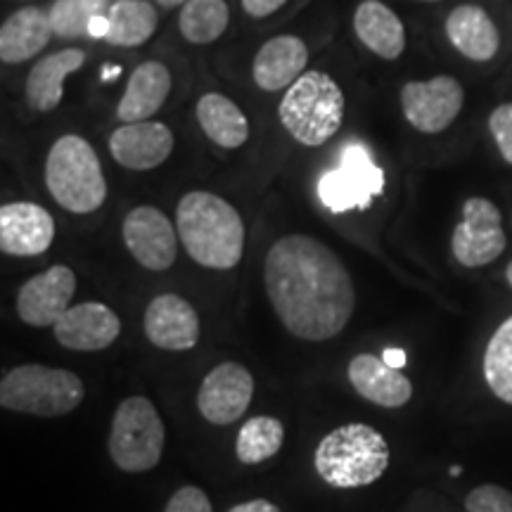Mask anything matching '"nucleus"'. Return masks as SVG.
<instances>
[{
    "mask_svg": "<svg viewBox=\"0 0 512 512\" xmlns=\"http://www.w3.org/2000/svg\"><path fill=\"white\" fill-rule=\"evenodd\" d=\"M309 48L299 36H275L259 48L254 57L252 76L261 91H287L306 72Z\"/></svg>",
    "mask_w": 512,
    "mask_h": 512,
    "instance_id": "obj_18",
    "label": "nucleus"
},
{
    "mask_svg": "<svg viewBox=\"0 0 512 512\" xmlns=\"http://www.w3.org/2000/svg\"><path fill=\"white\" fill-rule=\"evenodd\" d=\"M107 10H110L107 0H55L48 17L55 36L81 38L91 34L95 19Z\"/></svg>",
    "mask_w": 512,
    "mask_h": 512,
    "instance_id": "obj_30",
    "label": "nucleus"
},
{
    "mask_svg": "<svg viewBox=\"0 0 512 512\" xmlns=\"http://www.w3.org/2000/svg\"><path fill=\"white\" fill-rule=\"evenodd\" d=\"M254 396V377L240 363H219L204 377L197 392V408L211 425H233L247 413Z\"/></svg>",
    "mask_w": 512,
    "mask_h": 512,
    "instance_id": "obj_12",
    "label": "nucleus"
},
{
    "mask_svg": "<svg viewBox=\"0 0 512 512\" xmlns=\"http://www.w3.org/2000/svg\"><path fill=\"white\" fill-rule=\"evenodd\" d=\"M228 22L230 10L226 0H188L181 8L178 29L188 43L207 46L226 34Z\"/></svg>",
    "mask_w": 512,
    "mask_h": 512,
    "instance_id": "obj_27",
    "label": "nucleus"
},
{
    "mask_svg": "<svg viewBox=\"0 0 512 512\" xmlns=\"http://www.w3.org/2000/svg\"><path fill=\"white\" fill-rule=\"evenodd\" d=\"M384 174L368 150L358 143L344 145L337 169L320 176L318 197L335 214L349 209H368L373 197L382 195Z\"/></svg>",
    "mask_w": 512,
    "mask_h": 512,
    "instance_id": "obj_8",
    "label": "nucleus"
},
{
    "mask_svg": "<svg viewBox=\"0 0 512 512\" xmlns=\"http://www.w3.org/2000/svg\"><path fill=\"white\" fill-rule=\"evenodd\" d=\"M264 285L275 316L306 342H325L347 328L356 309L349 268L311 235H285L266 254Z\"/></svg>",
    "mask_w": 512,
    "mask_h": 512,
    "instance_id": "obj_1",
    "label": "nucleus"
},
{
    "mask_svg": "<svg viewBox=\"0 0 512 512\" xmlns=\"http://www.w3.org/2000/svg\"><path fill=\"white\" fill-rule=\"evenodd\" d=\"M121 235L133 259L147 271H166L174 266L178 254L176 228L157 207L143 204L128 211Z\"/></svg>",
    "mask_w": 512,
    "mask_h": 512,
    "instance_id": "obj_11",
    "label": "nucleus"
},
{
    "mask_svg": "<svg viewBox=\"0 0 512 512\" xmlns=\"http://www.w3.org/2000/svg\"><path fill=\"white\" fill-rule=\"evenodd\" d=\"M107 29L105 41L110 46L119 48H136L150 41V36L157 31L159 15L155 5L147 0H117L105 12Z\"/></svg>",
    "mask_w": 512,
    "mask_h": 512,
    "instance_id": "obj_26",
    "label": "nucleus"
},
{
    "mask_svg": "<svg viewBox=\"0 0 512 512\" xmlns=\"http://www.w3.org/2000/svg\"><path fill=\"white\" fill-rule=\"evenodd\" d=\"M451 475H453V477H458V475H460V467H458V465H456V467H451Z\"/></svg>",
    "mask_w": 512,
    "mask_h": 512,
    "instance_id": "obj_39",
    "label": "nucleus"
},
{
    "mask_svg": "<svg viewBox=\"0 0 512 512\" xmlns=\"http://www.w3.org/2000/svg\"><path fill=\"white\" fill-rule=\"evenodd\" d=\"M171 93V74L166 64L147 60L133 69L128 76L126 91L117 105V117L121 124H138L150 121L162 110Z\"/></svg>",
    "mask_w": 512,
    "mask_h": 512,
    "instance_id": "obj_20",
    "label": "nucleus"
},
{
    "mask_svg": "<svg viewBox=\"0 0 512 512\" xmlns=\"http://www.w3.org/2000/svg\"><path fill=\"white\" fill-rule=\"evenodd\" d=\"M508 238H505L501 211L491 200L470 197L463 207V221L453 230L451 249L458 264L467 268H479L496 261L503 254Z\"/></svg>",
    "mask_w": 512,
    "mask_h": 512,
    "instance_id": "obj_9",
    "label": "nucleus"
},
{
    "mask_svg": "<svg viewBox=\"0 0 512 512\" xmlns=\"http://www.w3.org/2000/svg\"><path fill=\"white\" fill-rule=\"evenodd\" d=\"M446 36L460 55L475 62L491 60L501 46L494 19L479 5H458L446 19Z\"/></svg>",
    "mask_w": 512,
    "mask_h": 512,
    "instance_id": "obj_22",
    "label": "nucleus"
},
{
    "mask_svg": "<svg viewBox=\"0 0 512 512\" xmlns=\"http://www.w3.org/2000/svg\"><path fill=\"white\" fill-rule=\"evenodd\" d=\"M86 53L79 48L57 50L34 64L24 86V100L34 112H53L64 98L62 83L69 74L83 67Z\"/></svg>",
    "mask_w": 512,
    "mask_h": 512,
    "instance_id": "obj_21",
    "label": "nucleus"
},
{
    "mask_svg": "<svg viewBox=\"0 0 512 512\" xmlns=\"http://www.w3.org/2000/svg\"><path fill=\"white\" fill-rule=\"evenodd\" d=\"M197 121L211 143L238 150L249 138V121L233 100L221 93H207L197 102Z\"/></svg>",
    "mask_w": 512,
    "mask_h": 512,
    "instance_id": "obj_25",
    "label": "nucleus"
},
{
    "mask_svg": "<svg viewBox=\"0 0 512 512\" xmlns=\"http://www.w3.org/2000/svg\"><path fill=\"white\" fill-rule=\"evenodd\" d=\"M349 380L363 399L382 408H401L411 401L413 384L399 368L389 366L384 358L358 354L349 363Z\"/></svg>",
    "mask_w": 512,
    "mask_h": 512,
    "instance_id": "obj_19",
    "label": "nucleus"
},
{
    "mask_svg": "<svg viewBox=\"0 0 512 512\" xmlns=\"http://www.w3.org/2000/svg\"><path fill=\"white\" fill-rule=\"evenodd\" d=\"M354 31L358 41L382 60H399L406 50V29L396 12L380 0H363L356 8Z\"/></svg>",
    "mask_w": 512,
    "mask_h": 512,
    "instance_id": "obj_24",
    "label": "nucleus"
},
{
    "mask_svg": "<svg viewBox=\"0 0 512 512\" xmlns=\"http://www.w3.org/2000/svg\"><path fill=\"white\" fill-rule=\"evenodd\" d=\"M53 36L48 12L34 5L12 12L0 27V60L5 64H22L41 53Z\"/></svg>",
    "mask_w": 512,
    "mask_h": 512,
    "instance_id": "obj_23",
    "label": "nucleus"
},
{
    "mask_svg": "<svg viewBox=\"0 0 512 512\" xmlns=\"http://www.w3.org/2000/svg\"><path fill=\"white\" fill-rule=\"evenodd\" d=\"M162 3V8H178V5H185L188 0H159Z\"/></svg>",
    "mask_w": 512,
    "mask_h": 512,
    "instance_id": "obj_37",
    "label": "nucleus"
},
{
    "mask_svg": "<svg viewBox=\"0 0 512 512\" xmlns=\"http://www.w3.org/2000/svg\"><path fill=\"white\" fill-rule=\"evenodd\" d=\"M482 370L496 399L512 406V316L498 325L486 344Z\"/></svg>",
    "mask_w": 512,
    "mask_h": 512,
    "instance_id": "obj_29",
    "label": "nucleus"
},
{
    "mask_svg": "<svg viewBox=\"0 0 512 512\" xmlns=\"http://www.w3.org/2000/svg\"><path fill=\"white\" fill-rule=\"evenodd\" d=\"M278 117L297 143L325 145L344 121L342 88L330 74L304 72L280 100Z\"/></svg>",
    "mask_w": 512,
    "mask_h": 512,
    "instance_id": "obj_5",
    "label": "nucleus"
},
{
    "mask_svg": "<svg viewBox=\"0 0 512 512\" xmlns=\"http://www.w3.org/2000/svg\"><path fill=\"white\" fill-rule=\"evenodd\" d=\"M164 512H214V508L200 486H183L169 498Z\"/></svg>",
    "mask_w": 512,
    "mask_h": 512,
    "instance_id": "obj_33",
    "label": "nucleus"
},
{
    "mask_svg": "<svg viewBox=\"0 0 512 512\" xmlns=\"http://www.w3.org/2000/svg\"><path fill=\"white\" fill-rule=\"evenodd\" d=\"M382 358L392 368H399L401 370L403 366H406V351H401V349H387V351H384Z\"/></svg>",
    "mask_w": 512,
    "mask_h": 512,
    "instance_id": "obj_36",
    "label": "nucleus"
},
{
    "mask_svg": "<svg viewBox=\"0 0 512 512\" xmlns=\"http://www.w3.org/2000/svg\"><path fill=\"white\" fill-rule=\"evenodd\" d=\"M505 278H508V285L512 287V261L508 264V268H505Z\"/></svg>",
    "mask_w": 512,
    "mask_h": 512,
    "instance_id": "obj_38",
    "label": "nucleus"
},
{
    "mask_svg": "<svg viewBox=\"0 0 512 512\" xmlns=\"http://www.w3.org/2000/svg\"><path fill=\"white\" fill-rule=\"evenodd\" d=\"M465 105L463 86L453 76L411 81L401 88V110L408 124L420 133H441L456 121Z\"/></svg>",
    "mask_w": 512,
    "mask_h": 512,
    "instance_id": "obj_10",
    "label": "nucleus"
},
{
    "mask_svg": "<svg viewBox=\"0 0 512 512\" xmlns=\"http://www.w3.org/2000/svg\"><path fill=\"white\" fill-rule=\"evenodd\" d=\"M86 387L72 370L50 368L41 363H24L3 375L0 382V406L5 411L36 415V418H60L81 406Z\"/></svg>",
    "mask_w": 512,
    "mask_h": 512,
    "instance_id": "obj_6",
    "label": "nucleus"
},
{
    "mask_svg": "<svg viewBox=\"0 0 512 512\" xmlns=\"http://www.w3.org/2000/svg\"><path fill=\"white\" fill-rule=\"evenodd\" d=\"M285 427L273 415H256L240 427L235 439V456L242 465H259L283 448Z\"/></svg>",
    "mask_w": 512,
    "mask_h": 512,
    "instance_id": "obj_28",
    "label": "nucleus"
},
{
    "mask_svg": "<svg viewBox=\"0 0 512 512\" xmlns=\"http://www.w3.org/2000/svg\"><path fill=\"white\" fill-rule=\"evenodd\" d=\"M422 3H437V0H422Z\"/></svg>",
    "mask_w": 512,
    "mask_h": 512,
    "instance_id": "obj_40",
    "label": "nucleus"
},
{
    "mask_svg": "<svg viewBox=\"0 0 512 512\" xmlns=\"http://www.w3.org/2000/svg\"><path fill=\"white\" fill-rule=\"evenodd\" d=\"M313 465L325 484L358 489L380 479L389 467V444L366 422H349L320 439Z\"/></svg>",
    "mask_w": 512,
    "mask_h": 512,
    "instance_id": "obj_3",
    "label": "nucleus"
},
{
    "mask_svg": "<svg viewBox=\"0 0 512 512\" xmlns=\"http://www.w3.org/2000/svg\"><path fill=\"white\" fill-rule=\"evenodd\" d=\"M46 185L53 200L72 214H91L107 200V181L98 152L76 133L57 138L50 147Z\"/></svg>",
    "mask_w": 512,
    "mask_h": 512,
    "instance_id": "obj_4",
    "label": "nucleus"
},
{
    "mask_svg": "<svg viewBox=\"0 0 512 512\" xmlns=\"http://www.w3.org/2000/svg\"><path fill=\"white\" fill-rule=\"evenodd\" d=\"M53 332L64 349L100 351L117 342L121 320L107 304L83 302L69 306L53 325Z\"/></svg>",
    "mask_w": 512,
    "mask_h": 512,
    "instance_id": "obj_14",
    "label": "nucleus"
},
{
    "mask_svg": "<svg viewBox=\"0 0 512 512\" xmlns=\"http://www.w3.org/2000/svg\"><path fill=\"white\" fill-rule=\"evenodd\" d=\"M176 230L195 264L228 271L245 252V223L233 204L207 190H192L176 207Z\"/></svg>",
    "mask_w": 512,
    "mask_h": 512,
    "instance_id": "obj_2",
    "label": "nucleus"
},
{
    "mask_svg": "<svg viewBox=\"0 0 512 512\" xmlns=\"http://www.w3.org/2000/svg\"><path fill=\"white\" fill-rule=\"evenodd\" d=\"M164 439L166 430L155 403L145 396H128L114 411L107 448L119 470L138 475L159 465Z\"/></svg>",
    "mask_w": 512,
    "mask_h": 512,
    "instance_id": "obj_7",
    "label": "nucleus"
},
{
    "mask_svg": "<svg viewBox=\"0 0 512 512\" xmlns=\"http://www.w3.org/2000/svg\"><path fill=\"white\" fill-rule=\"evenodd\" d=\"M489 131L494 136L503 159L512 164V102L496 107L489 117Z\"/></svg>",
    "mask_w": 512,
    "mask_h": 512,
    "instance_id": "obj_32",
    "label": "nucleus"
},
{
    "mask_svg": "<svg viewBox=\"0 0 512 512\" xmlns=\"http://www.w3.org/2000/svg\"><path fill=\"white\" fill-rule=\"evenodd\" d=\"M55 240V219L34 202H12L0 209V249L10 256H38Z\"/></svg>",
    "mask_w": 512,
    "mask_h": 512,
    "instance_id": "obj_15",
    "label": "nucleus"
},
{
    "mask_svg": "<svg viewBox=\"0 0 512 512\" xmlns=\"http://www.w3.org/2000/svg\"><path fill=\"white\" fill-rule=\"evenodd\" d=\"M114 162L131 171H152L174 152V133L159 121L121 124L110 136Z\"/></svg>",
    "mask_w": 512,
    "mask_h": 512,
    "instance_id": "obj_17",
    "label": "nucleus"
},
{
    "mask_svg": "<svg viewBox=\"0 0 512 512\" xmlns=\"http://www.w3.org/2000/svg\"><path fill=\"white\" fill-rule=\"evenodd\" d=\"M285 3L287 0H242V8H245L249 17L261 19V17L273 15V12H278Z\"/></svg>",
    "mask_w": 512,
    "mask_h": 512,
    "instance_id": "obj_34",
    "label": "nucleus"
},
{
    "mask_svg": "<svg viewBox=\"0 0 512 512\" xmlns=\"http://www.w3.org/2000/svg\"><path fill=\"white\" fill-rule=\"evenodd\" d=\"M76 292V275L69 266L55 264L34 275L17 292V316L31 328L55 325L69 309Z\"/></svg>",
    "mask_w": 512,
    "mask_h": 512,
    "instance_id": "obj_13",
    "label": "nucleus"
},
{
    "mask_svg": "<svg viewBox=\"0 0 512 512\" xmlns=\"http://www.w3.org/2000/svg\"><path fill=\"white\" fill-rule=\"evenodd\" d=\"M467 512H512V491L498 484H482L465 498Z\"/></svg>",
    "mask_w": 512,
    "mask_h": 512,
    "instance_id": "obj_31",
    "label": "nucleus"
},
{
    "mask_svg": "<svg viewBox=\"0 0 512 512\" xmlns=\"http://www.w3.org/2000/svg\"><path fill=\"white\" fill-rule=\"evenodd\" d=\"M228 512H283V510H280L275 503L266 501V498H252V501L233 505Z\"/></svg>",
    "mask_w": 512,
    "mask_h": 512,
    "instance_id": "obj_35",
    "label": "nucleus"
},
{
    "mask_svg": "<svg viewBox=\"0 0 512 512\" xmlns=\"http://www.w3.org/2000/svg\"><path fill=\"white\" fill-rule=\"evenodd\" d=\"M145 335L164 351H188L200 342V316L188 299L159 294L145 311Z\"/></svg>",
    "mask_w": 512,
    "mask_h": 512,
    "instance_id": "obj_16",
    "label": "nucleus"
}]
</instances>
